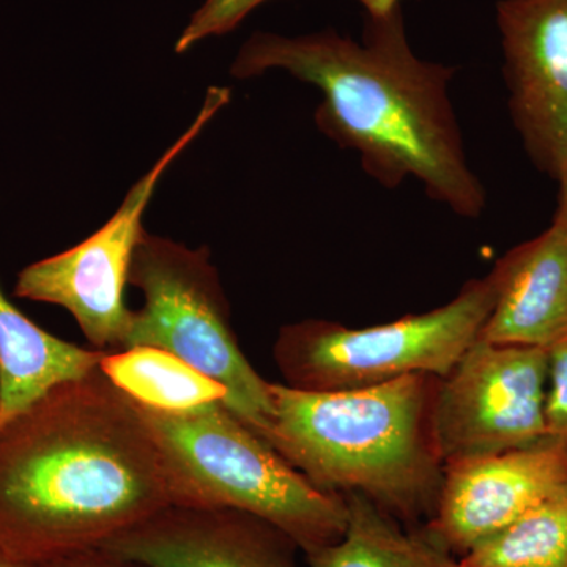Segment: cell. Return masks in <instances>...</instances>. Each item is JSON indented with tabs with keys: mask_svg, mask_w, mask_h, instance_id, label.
<instances>
[{
	"mask_svg": "<svg viewBox=\"0 0 567 567\" xmlns=\"http://www.w3.org/2000/svg\"><path fill=\"white\" fill-rule=\"evenodd\" d=\"M558 185V204L554 215V223L567 229V174L565 177L559 178Z\"/></svg>",
	"mask_w": 567,
	"mask_h": 567,
	"instance_id": "obj_20",
	"label": "cell"
},
{
	"mask_svg": "<svg viewBox=\"0 0 567 567\" xmlns=\"http://www.w3.org/2000/svg\"><path fill=\"white\" fill-rule=\"evenodd\" d=\"M566 495L567 450L554 443L451 462L425 527L462 558L481 540Z\"/></svg>",
	"mask_w": 567,
	"mask_h": 567,
	"instance_id": "obj_10",
	"label": "cell"
},
{
	"mask_svg": "<svg viewBox=\"0 0 567 567\" xmlns=\"http://www.w3.org/2000/svg\"><path fill=\"white\" fill-rule=\"evenodd\" d=\"M347 527L331 546L306 554L309 567H462L424 525L402 524L358 495L344 496Z\"/></svg>",
	"mask_w": 567,
	"mask_h": 567,
	"instance_id": "obj_14",
	"label": "cell"
},
{
	"mask_svg": "<svg viewBox=\"0 0 567 567\" xmlns=\"http://www.w3.org/2000/svg\"><path fill=\"white\" fill-rule=\"evenodd\" d=\"M100 369L112 385L137 404L163 412H189L213 402L226 404L227 401V390L221 383L155 347L106 352Z\"/></svg>",
	"mask_w": 567,
	"mask_h": 567,
	"instance_id": "obj_15",
	"label": "cell"
},
{
	"mask_svg": "<svg viewBox=\"0 0 567 567\" xmlns=\"http://www.w3.org/2000/svg\"><path fill=\"white\" fill-rule=\"evenodd\" d=\"M546 440L567 450V341L548 350Z\"/></svg>",
	"mask_w": 567,
	"mask_h": 567,
	"instance_id": "obj_18",
	"label": "cell"
},
{
	"mask_svg": "<svg viewBox=\"0 0 567 567\" xmlns=\"http://www.w3.org/2000/svg\"><path fill=\"white\" fill-rule=\"evenodd\" d=\"M229 102V89H208L192 125L134 183L110 221L69 251L25 267L18 275L14 297L66 309L96 350L125 349L133 317L125 303L126 284H130L134 251L145 233L144 213L171 164Z\"/></svg>",
	"mask_w": 567,
	"mask_h": 567,
	"instance_id": "obj_7",
	"label": "cell"
},
{
	"mask_svg": "<svg viewBox=\"0 0 567 567\" xmlns=\"http://www.w3.org/2000/svg\"><path fill=\"white\" fill-rule=\"evenodd\" d=\"M128 282L144 293V306L133 311L125 349L166 350L221 383L227 390L224 405L267 442L271 383L238 346L210 251L144 233Z\"/></svg>",
	"mask_w": 567,
	"mask_h": 567,
	"instance_id": "obj_6",
	"label": "cell"
},
{
	"mask_svg": "<svg viewBox=\"0 0 567 567\" xmlns=\"http://www.w3.org/2000/svg\"><path fill=\"white\" fill-rule=\"evenodd\" d=\"M268 0H205L175 43V52L182 54L208 37L233 32L240 22Z\"/></svg>",
	"mask_w": 567,
	"mask_h": 567,
	"instance_id": "obj_17",
	"label": "cell"
},
{
	"mask_svg": "<svg viewBox=\"0 0 567 567\" xmlns=\"http://www.w3.org/2000/svg\"><path fill=\"white\" fill-rule=\"evenodd\" d=\"M363 39L334 31L282 37L257 32L235 59L233 76L284 70L323 93L317 128L360 155L388 189L415 178L435 203L464 218L486 207L470 167L447 85L454 69L421 61L406 39L402 0H358Z\"/></svg>",
	"mask_w": 567,
	"mask_h": 567,
	"instance_id": "obj_1",
	"label": "cell"
},
{
	"mask_svg": "<svg viewBox=\"0 0 567 567\" xmlns=\"http://www.w3.org/2000/svg\"><path fill=\"white\" fill-rule=\"evenodd\" d=\"M495 301L480 339L494 344L551 347L567 341V229L546 233L507 251L488 274Z\"/></svg>",
	"mask_w": 567,
	"mask_h": 567,
	"instance_id": "obj_12",
	"label": "cell"
},
{
	"mask_svg": "<svg viewBox=\"0 0 567 567\" xmlns=\"http://www.w3.org/2000/svg\"><path fill=\"white\" fill-rule=\"evenodd\" d=\"M99 548L145 567H298L300 551L292 537L252 514L174 505Z\"/></svg>",
	"mask_w": 567,
	"mask_h": 567,
	"instance_id": "obj_11",
	"label": "cell"
},
{
	"mask_svg": "<svg viewBox=\"0 0 567 567\" xmlns=\"http://www.w3.org/2000/svg\"><path fill=\"white\" fill-rule=\"evenodd\" d=\"M173 506L158 447L102 369L0 429V551L40 565L102 547Z\"/></svg>",
	"mask_w": 567,
	"mask_h": 567,
	"instance_id": "obj_2",
	"label": "cell"
},
{
	"mask_svg": "<svg viewBox=\"0 0 567 567\" xmlns=\"http://www.w3.org/2000/svg\"><path fill=\"white\" fill-rule=\"evenodd\" d=\"M104 354L48 333L0 287V429L52 388L91 374Z\"/></svg>",
	"mask_w": 567,
	"mask_h": 567,
	"instance_id": "obj_13",
	"label": "cell"
},
{
	"mask_svg": "<svg viewBox=\"0 0 567 567\" xmlns=\"http://www.w3.org/2000/svg\"><path fill=\"white\" fill-rule=\"evenodd\" d=\"M436 383L425 374L344 391L271 383L267 443L324 494L363 496L402 524H427L445 475Z\"/></svg>",
	"mask_w": 567,
	"mask_h": 567,
	"instance_id": "obj_3",
	"label": "cell"
},
{
	"mask_svg": "<svg viewBox=\"0 0 567 567\" xmlns=\"http://www.w3.org/2000/svg\"><path fill=\"white\" fill-rule=\"evenodd\" d=\"M462 567H567V495L486 537Z\"/></svg>",
	"mask_w": 567,
	"mask_h": 567,
	"instance_id": "obj_16",
	"label": "cell"
},
{
	"mask_svg": "<svg viewBox=\"0 0 567 567\" xmlns=\"http://www.w3.org/2000/svg\"><path fill=\"white\" fill-rule=\"evenodd\" d=\"M547 382L548 350L477 339L436 383L434 431L445 465L543 443Z\"/></svg>",
	"mask_w": 567,
	"mask_h": 567,
	"instance_id": "obj_8",
	"label": "cell"
},
{
	"mask_svg": "<svg viewBox=\"0 0 567 567\" xmlns=\"http://www.w3.org/2000/svg\"><path fill=\"white\" fill-rule=\"evenodd\" d=\"M0 567H32L31 565H25V563L17 561V559L7 557L3 551H0Z\"/></svg>",
	"mask_w": 567,
	"mask_h": 567,
	"instance_id": "obj_21",
	"label": "cell"
},
{
	"mask_svg": "<svg viewBox=\"0 0 567 567\" xmlns=\"http://www.w3.org/2000/svg\"><path fill=\"white\" fill-rule=\"evenodd\" d=\"M133 402L163 458L174 506L252 514L305 555L344 535L346 499L312 486L223 402L189 412Z\"/></svg>",
	"mask_w": 567,
	"mask_h": 567,
	"instance_id": "obj_4",
	"label": "cell"
},
{
	"mask_svg": "<svg viewBox=\"0 0 567 567\" xmlns=\"http://www.w3.org/2000/svg\"><path fill=\"white\" fill-rule=\"evenodd\" d=\"M32 567H145L140 563L128 561L115 557L103 548H89V550L76 551V554L65 555V557L51 559V561L40 563Z\"/></svg>",
	"mask_w": 567,
	"mask_h": 567,
	"instance_id": "obj_19",
	"label": "cell"
},
{
	"mask_svg": "<svg viewBox=\"0 0 567 567\" xmlns=\"http://www.w3.org/2000/svg\"><path fill=\"white\" fill-rule=\"evenodd\" d=\"M509 112L529 158L567 174V0H499Z\"/></svg>",
	"mask_w": 567,
	"mask_h": 567,
	"instance_id": "obj_9",
	"label": "cell"
},
{
	"mask_svg": "<svg viewBox=\"0 0 567 567\" xmlns=\"http://www.w3.org/2000/svg\"><path fill=\"white\" fill-rule=\"evenodd\" d=\"M494 301L487 275L466 282L446 305L390 323L286 324L275 341V363L284 385L301 391L358 390L415 374L442 379L480 339Z\"/></svg>",
	"mask_w": 567,
	"mask_h": 567,
	"instance_id": "obj_5",
	"label": "cell"
}]
</instances>
